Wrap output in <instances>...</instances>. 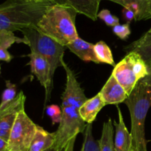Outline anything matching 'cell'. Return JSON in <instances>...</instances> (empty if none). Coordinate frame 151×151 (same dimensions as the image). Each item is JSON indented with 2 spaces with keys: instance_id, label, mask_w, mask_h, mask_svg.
<instances>
[{
  "instance_id": "obj_1",
  "label": "cell",
  "mask_w": 151,
  "mask_h": 151,
  "mask_svg": "<svg viewBox=\"0 0 151 151\" xmlns=\"http://www.w3.org/2000/svg\"><path fill=\"white\" fill-rule=\"evenodd\" d=\"M62 66L66 75V88L62 94V119L55 132L53 148L58 151L65 149L69 142L80 133H83L86 125L81 117L80 108L88 99L77 80L75 74L62 60Z\"/></svg>"
},
{
  "instance_id": "obj_2",
  "label": "cell",
  "mask_w": 151,
  "mask_h": 151,
  "mask_svg": "<svg viewBox=\"0 0 151 151\" xmlns=\"http://www.w3.org/2000/svg\"><path fill=\"white\" fill-rule=\"evenodd\" d=\"M54 4L51 0H6L0 4V30L14 32L37 27L44 13Z\"/></svg>"
},
{
  "instance_id": "obj_3",
  "label": "cell",
  "mask_w": 151,
  "mask_h": 151,
  "mask_svg": "<svg viewBox=\"0 0 151 151\" xmlns=\"http://www.w3.org/2000/svg\"><path fill=\"white\" fill-rule=\"evenodd\" d=\"M77 13L71 7L54 4L44 13L37 28L62 46L66 47L79 37L75 26Z\"/></svg>"
},
{
  "instance_id": "obj_4",
  "label": "cell",
  "mask_w": 151,
  "mask_h": 151,
  "mask_svg": "<svg viewBox=\"0 0 151 151\" xmlns=\"http://www.w3.org/2000/svg\"><path fill=\"white\" fill-rule=\"evenodd\" d=\"M124 103L131 114L133 150L147 151L145 122L151 107V87L139 81Z\"/></svg>"
},
{
  "instance_id": "obj_5",
  "label": "cell",
  "mask_w": 151,
  "mask_h": 151,
  "mask_svg": "<svg viewBox=\"0 0 151 151\" xmlns=\"http://www.w3.org/2000/svg\"><path fill=\"white\" fill-rule=\"evenodd\" d=\"M21 32L24 35L21 43L29 46L31 52L42 56L48 62L50 66V76L53 81L56 69L62 66L61 62L67 47L41 32L36 27L25 28Z\"/></svg>"
},
{
  "instance_id": "obj_6",
  "label": "cell",
  "mask_w": 151,
  "mask_h": 151,
  "mask_svg": "<svg viewBox=\"0 0 151 151\" xmlns=\"http://www.w3.org/2000/svg\"><path fill=\"white\" fill-rule=\"evenodd\" d=\"M37 126L27 116L24 109L16 116L7 141V151H29Z\"/></svg>"
},
{
  "instance_id": "obj_7",
  "label": "cell",
  "mask_w": 151,
  "mask_h": 151,
  "mask_svg": "<svg viewBox=\"0 0 151 151\" xmlns=\"http://www.w3.org/2000/svg\"><path fill=\"white\" fill-rule=\"evenodd\" d=\"M25 99L26 97L23 91H20L15 100L4 110L0 111V138L4 141H8L18 113L24 109Z\"/></svg>"
},
{
  "instance_id": "obj_8",
  "label": "cell",
  "mask_w": 151,
  "mask_h": 151,
  "mask_svg": "<svg viewBox=\"0 0 151 151\" xmlns=\"http://www.w3.org/2000/svg\"><path fill=\"white\" fill-rule=\"evenodd\" d=\"M28 56L30 58L29 64L31 67V72L36 77L41 85L45 88V109L46 104L50 99L51 91L53 87V81L50 76V66L42 56L36 53L31 52Z\"/></svg>"
},
{
  "instance_id": "obj_9",
  "label": "cell",
  "mask_w": 151,
  "mask_h": 151,
  "mask_svg": "<svg viewBox=\"0 0 151 151\" xmlns=\"http://www.w3.org/2000/svg\"><path fill=\"white\" fill-rule=\"evenodd\" d=\"M111 75L123 87L128 96L139 83V80L133 70L131 58L128 54L116 64Z\"/></svg>"
},
{
  "instance_id": "obj_10",
  "label": "cell",
  "mask_w": 151,
  "mask_h": 151,
  "mask_svg": "<svg viewBox=\"0 0 151 151\" xmlns=\"http://www.w3.org/2000/svg\"><path fill=\"white\" fill-rule=\"evenodd\" d=\"M55 4L69 7L78 13L84 15L91 20L96 21L101 0H51Z\"/></svg>"
},
{
  "instance_id": "obj_11",
  "label": "cell",
  "mask_w": 151,
  "mask_h": 151,
  "mask_svg": "<svg viewBox=\"0 0 151 151\" xmlns=\"http://www.w3.org/2000/svg\"><path fill=\"white\" fill-rule=\"evenodd\" d=\"M106 105H116L123 103L128 95L123 87L111 75L101 91L99 92Z\"/></svg>"
},
{
  "instance_id": "obj_12",
  "label": "cell",
  "mask_w": 151,
  "mask_h": 151,
  "mask_svg": "<svg viewBox=\"0 0 151 151\" xmlns=\"http://www.w3.org/2000/svg\"><path fill=\"white\" fill-rule=\"evenodd\" d=\"M118 111L119 121L116 122L114 120V125L115 126V138H114V148L115 151H134L133 150L132 137L131 133L128 132L125 122L123 115L121 112L120 109L116 106Z\"/></svg>"
},
{
  "instance_id": "obj_13",
  "label": "cell",
  "mask_w": 151,
  "mask_h": 151,
  "mask_svg": "<svg viewBox=\"0 0 151 151\" xmlns=\"http://www.w3.org/2000/svg\"><path fill=\"white\" fill-rule=\"evenodd\" d=\"M124 51L126 54L132 52L137 53L145 62L147 67L151 66V28L138 40L125 46Z\"/></svg>"
},
{
  "instance_id": "obj_14",
  "label": "cell",
  "mask_w": 151,
  "mask_h": 151,
  "mask_svg": "<svg viewBox=\"0 0 151 151\" xmlns=\"http://www.w3.org/2000/svg\"><path fill=\"white\" fill-rule=\"evenodd\" d=\"M106 106L100 93L92 98L88 99L80 108V115L87 124H91L95 120L101 109Z\"/></svg>"
},
{
  "instance_id": "obj_15",
  "label": "cell",
  "mask_w": 151,
  "mask_h": 151,
  "mask_svg": "<svg viewBox=\"0 0 151 151\" xmlns=\"http://www.w3.org/2000/svg\"><path fill=\"white\" fill-rule=\"evenodd\" d=\"M66 47L82 60L100 63L94 52V44L87 42L80 37L68 44Z\"/></svg>"
},
{
  "instance_id": "obj_16",
  "label": "cell",
  "mask_w": 151,
  "mask_h": 151,
  "mask_svg": "<svg viewBox=\"0 0 151 151\" xmlns=\"http://www.w3.org/2000/svg\"><path fill=\"white\" fill-rule=\"evenodd\" d=\"M102 1V0H101ZM131 9L135 13L136 21L151 19V11L148 0H108Z\"/></svg>"
},
{
  "instance_id": "obj_17",
  "label": "cell",
  "mask_w": 151,
  "mask_h": 151,
  "mask_svg": "<svg viewBox=\"0 0 151 151\" xmlns=\"http://www.w3.org/2000/svg\"><path fill=\"white\" fill-rule=\"evenodd\" d=\"M55 140V132H48L42 127L38 125L29 151H46L49 150L53 147Z\"/></svg>"
},
{
  "instance_id": "obj_18",
  "label": "cell",
  "mask_w": 151,
  "mask_h": 151,
  "mask_svg": "<svg viewBox=\"0 0 151 151\" xmlns=\"http://www.w3.org/2000/svg\"><path fill=\"white\" fill-rule=\"evenodd\" d=\"M113 125L111 118L103 123L101 138L99 140L100 151H115Z\"/></svg>"
},
{
  "instance_id": "obj_19",
  "label": "cell",
  "mask_w": 151,
  "mask_h": 151,
  "mask_svg": "<svg viewBox=\"0 0 151 151\" xmlns=\"http://www.w3.org/2000/svg\"><path fill=\"white\" fill-rule=\"evenodd\" d=\"M94 52L100 63H106L113 66H116L111 50L104 41H100L94 44Z\"/></svg>"
},
{
  "instance_id": "obj_20",
  "label": "cell",
  "mask_w": 151,
  "mask_h": 151,
  "mask_svg": "<svg viewBox=\"0 0 151 151\" xmlns=\"http://www.w3.org/2000/svg\"><path fill=\"white\" fill-rule=\"evenodd\" d=\"M83 133L84 141L81 151H100L99 141L93 136L92 123L87 124Z\"/></svg>"
},
{
  "instance_id": "obj_21",
  "label": "cell",
  "mask_w": 151,
  "mask_h": 151,
  "mask_svg": "<svg viewBox=\"0 0 151 151\" xmlns=\"http://www.w3.org/2000/svg\"><path fill=\"white\" fill-rule=\"evenodd\" d=\"M5 84L6 88L2 93L1 101L0 103V111L7 107L17 96L16 86L14 83H12L10 81H6Z\"/></svg>"
},
{
  "instance_id": "obj_22",
  "label": "cell",
  "mask_w": 151,
  "mask_h": 151,
  "mask_svg": "<svg viewBox=\"0 0 151 151\" xmlns=\"http://www.w3.org/2000/svg\"><path fill=\"white\" fill-rule=\"evenodd\" d=\"M22 38L16 37L13 32L7 30H1L0 32V47L8 50L14 43H21Z\"/></svg>"
},
{
  "instance_id": "obj_23",
  "label": "cell",
  "mask_w": 151,
  "mask_h": 151,
  "mask_svg": "<svg viewBox=\"0 0 151 151\" xmlns=\"http://www.w3.org/2000/svg\"><path fill=\"white\" fill-rule=\"evenodd\" d=\"M97 18H100L106 23V25L112 27H114L116 25L119 24V18L116 17L114 15L111 14V13L106 9L102 10L101 11L99 12Z\"/></svg>"
},
{
  "instance_id": "obj_24",
  "label": "cell",
  "mask_w": 151,
  "mask_h": 151,
  "mask_svg": "<svg viewBox=\"0 0 151 151\" xmlns=\"http://www.w3.org/2000/svg\"><path fill=\"white\" fill-rule=\"evenodd\" d=\"M47 114L51 118L52 125L60 124L62 119V110L57 105H51L47 107Z\"/></svg>"
},
{
  "instance_id": "obj_25",
  "label": "cell",
  "mask_w": 151,
  "mask_h": 151,
  "mask_svg": "<svg viewBox=\"0 0 151 151\" xmlns=\"http://www.w3.org/2000/svg\"><path fill=\"white\" fill-rule=\"evenodd\" d=\"M113 32L116 35L122 40H126L131 35V28L129 23L117 24L113 27Z\"/></svg>"
},
{
  "instance_id": "obj_26",
  "label": "cell",
  "mask_w": 151,
  "mask_h": 151,
  "mask_svg": "<svg viewBox=\"0 0 151 151\" xmlns=\"http://www.w3.org/2000/svg\"><path fill=\"white\" fill-rule=\"evenodd\" d=\"M122 16H123L124 19L127 22V23H129L132 22L133 20H136V14L132 10L123 7L122 10Z\"/></svg>"
},
{
  "instance_id": "obj_27",
  "label": "cell",
  "mask_w": 151,
  "mask_h": 151,
  "mask_svg": "<svg viewBox=\"0 0 151 151\" xmlns=\"http://www.w3.org/2000/svg\"><path fill=\"white\" fill-rule=\"evenodd\" d=\"M12 59H13V56L10 54L8 50L0 47V60L10 62Z\"/></svg>"
},
{
  "instance_id": "obj_28",
  "label": "cell",
  "mask_w": 151,
  "mask_h": 151,
  "mask_svg": "<svg viewBox=\"0 0 151 151\" xmlns=\"http://www.w3.org/2000/svg\"><path fill=\"white\" fill-rule=\"evenodd\" d=\"M147 69H148V75H147L145 78L142 79L141 81H140V82H142V83L151 87V66H148Z\"/></svg>"
},
{
  "instance_id": "obj_29",
  "label": "cell",
  "mask_w": 151,
  "mask_h": 151,
  "mask_svg": "<svg viewBox=\"0 0 151 151\" xmlns=\"http://www.w3.org/2000/svg\"><path fill=\"white\" fill-rule=\"evenodd\" d=\"M77 137H73L70 141L69 142V143L67 144V145L65 147L64 151H74V146H75V141H76Z\"/></svg>"
},
{
  "instance_id": "obj_30",
  "label": "cell",
  "mask_w": 151,
  "mask_h": 151,
  "mask_svg": "<svg viewBox=\"0 0 151 151\" xmlns=\"http://www.w3.org/2000/svg\"><path fill=\"white\" fill-rule=\"evenodd\" d=\"M0 151H7V142L0 138Z\"/></svg>"
},
{
  "instance_id": "obj_31",
  "label": "cell",
  "mask_w": 151,
  "mask_h": 151,
  "mask_svg": "<svg viewBox=\"0 0 151 151\" xmlns=\"http://www.w3.org/2000/svg\"><path fill=\"white\" fill-rule=\"evenodd\" d=\"M46 151H58V150H56L55 149V148H53V147H52V148L49 149V150H46ZM62 151H64V150H62Z\"/></svg>"
},
{
  "instance_id": "obj_32",
  "label": "cell",
  "mask_w": 151,
  "mask_h": 151,
  "mask_svg": "<svg viewBox=\"0 0 151 151\" xmlns=\"http://www.w3.org/2000/svg\"><path fill=\"white\" fill-rule=\"evenodd\" d=\"M148 2H149V5H150V11H151V0H148Z\"/></svg>"
},
{
  "instance_id": "obj_33",
  "label": "cell",
  "mask_w": 151,
  "mask_h": 151,
  "mask_svg": "<svg viewBox=\"0 0 151 151\" xmlns=\"http://www.w3.org/2000/svg\"><path fill=\"white\" fill-rule=\"evenodd\" d=\"M31 1H44V0H31Z\"/></svg>"
},
{
  "instance_id": "obj_34",
  "label": "cell",
  "mask_w": 151,
  "mask_h": 151,
  "mask_svg": "<svg viewBox=\"0 0 151 151\" xmlns=\"http://www.w3.org/2000/svg\"><path fill=\"white\" fill-rule=\"evenodd\" d=\"M0 74H1V66H0Z\"/></svg>"
},
{
  "instance_id": "obj_35",
  "label": "cell",
  "mask_w": 151,
  "mask_h": 151,
  "mask_svg": "<svg viewBox=\"0 0 151 151\" xmlns=\"http://www.w3.org/2000/svg\"><path fill=\"white\" fill-rule=\"evenodd\" d=\"M0 32H1V30H0Z\"/></svg>"
}]
</instances>
